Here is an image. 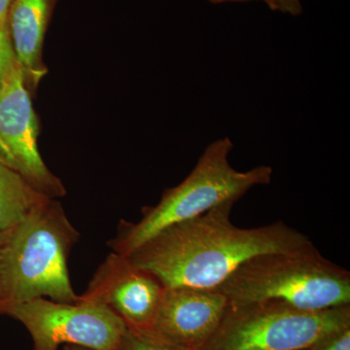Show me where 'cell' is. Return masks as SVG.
Returning a JSON list of instances; mask_svg holds the SVG:
<instances>
[{
    "label": "cell",
    "instance_id": "11",
    "mask_svg": "<svg viewBox=\"0 0 350 350\" xmlns=\"http://www.w3.org/2000/svg\"><path fill=\"white\" fill-rule=\"evenodd\" d=\"M48 199L0 158V234L12 230Z\"/></svg>",
    "mask_w": 350,
    "mask_h": 350
},
{
    "label": "cell",
    "instance_id": "19",
    "mask_svg": "<svg viewBox=\"0 0 350 350\" xmlns=\"http://www.w3.org/2000/svg\"><path fill=\"white\" fill-rule=\"evenodd\" d=\"M0 158H1L2 161L5 162L7 165H10V157H9L8 151H7L5 145L2 142L1 138H0Z\"/></svg>",
    "mask_w": 350,
    "mask_h": 350
},
{
    "label": "cell",
    "instance_id": "15",
    "mask_svg": "<svg viewBox=\"0 0 350 350\" xmlns=\"http://www.w3.org/2000/svg\"><path fill=\"white\" fill-rule=\"evenodd\" d=\"M275 11L292 16H299L301 14V0H275Z\"/></svg>",
    "mask_w": 350,
    "mask_h": 350
},
{
    "label": "cell",
    "instance_id": "5",
    "mask_svg": "<svg viewBox=\"0 0 350 350\" xmlns=\"http://www.w3.org/2000/svg\"><path fill=\"white\" fill-rule=\"evenodd\" d=\"M350 327V305L310 312L280 301L229 303L200 350H305Z\"/></svg>",
    "mask_w": 350,
    "mask_h": 350
},
{
    "label": "cell",
    "instance_id": "14",
    "mask_svg": "<svg viewBox=\"0 0 350 350\" xmlns=\"http://www.w3.org/2000/svg\"><path fill=\"white\" fill-rule=\"evenodd\" d=\"M308 350H350V327L323 338Z\"/></svg>",
    "mask_w": 350,
    "mask_h": 350
},
{
    "label": "cell",
    "instance_id": "3",
    "mask_svg": "<svg viewBox=\"0 0 350 350\" xmlns=\"http://www.w3.org/2000/svg\"><path fill=\"white\" fill-rule=\"evenodd\" d=\"M232 148L229 137L209 144L179 185L167 189L155 206L144 208L138 222L121 226L111 243L113 253L130 256L170 226L198 217L220 204H234L255 186L271 183L273 169L269 165H258L247 172L234 170L229 161Z\"/></svg>",
    "mask_w": 350,
    "mask_h": 350
},
{
    "label": "cell",
    "instance_id": "8",
    "mask_svg": "<svg viewBox=\"0 0 350 350\" xmlns=\"http://www.w3.org/2000/svg\"><path fill=\"white\" fill-rule=\"evenodd\" d=\"M165 289L156 276L112 252L82 297L107 305L126 328L148 332Z\"/></svg>",
    "mask_w": 350,
    "mask_h": 350
},
{
    "label": "cell",
    "instance_id": "17",
    "mask_svg": "<svg viewBox=\"0 0 350 350\" xmlns=\"http://www.w3.org/2000/svg\"><path fill=\"white\" fill-rule=\"evenodd\" d=\"M4 234H0V310L4 303L3 275H2V244H3Z\"/></svg>",
    "mask_w": 350,
    "mask_h": 350
},
{
    "label": "cell",
    "instance_id": "2",
    "mask_svg": "<svg viewBox=\"0 0 350 350\" xmlns=\"http://www.w3.org/2000/svg\"><path fill=\"white\" fill-rule=\"evenodd\" d=\"M79 239L59 202L48 199L4 234L2 275L4 303L38 298L59 303L80 300L69 280L68 257Z\"/></svg>",
    "mask_w": 350,
    "mask_h": 350
},
{
    "label": "cell",
    "instance_id": "12",
    "mask_svg": "<svg viewBox=\"0 0 350 350\" xmlns=\"http://www.w3.org/2000/svg\"><path fill=\"white\" fill-rule=\"evenodd\" d=\"M119 350H184L157 337L151 332L131 330L126 328Z\"/></svg>",
    "mask_w": 350,
    "mask_h": 350
},
{
    "label": "cell",
    "instance_id": "9",
    "mask_svg": "<svg viewBox=\"0 0 350 350\" xmlns=\"http://www.w3.org/2000/svg\"><path fill=\"white\" fill-rule=\"evenodd\" d=\"M229 301L217 290L165 287L150 331L184 350H200L218 328Z\"/></svg>",
    "mask_w": 350,
    "mask_h": 350
},
{
    "label": "cell",
    "instance_id": "13",
    "mask_svg": "<svg viewBox=\"0 0 350 350\" xmlns=\"http://www.w3.org/2000/svg\"><path fill=\"white\" fill-rule=\"evenodd\" d=\"M18 64L8 27L0 25V85Z\"/></svg>",
    "mask_w": 350,
    "mask_h": 350
},
{
    "label": "cell",
    "instance_id": "6",
    "mask_svg": "<svg viewBox=\"0 0 350 350\" xmlns=\"http://www.w3.org/2000/svg\"><path fill=\"white\" fill-rule=\"evenodd\" d=\"M0 314L21 322L34 350H61L73 345L94 350H119L126 331L118 315L100 301L80 296L76 303L33 299L6 306Z\"/></svg>",
    "mask_w": 350,
    "mask_h": 350
},
{
    "label": "cell",
    "instance_id": "21",
    "mask_svg": "<svg viewBox=\"0 0 350 350\" xmlns=\"http://www.w3.org/2000/svg\"><path fill=\"white\" fill-rule=\"evenodd\" d=\"M305 350H308V349H305Z\"/></svg>",
    "mask_w": 350,
    "mask_h": 350
},
{
    "label": "cell",
    "instance_id": "7",
    "mask_svg": "<svg viewBox=\"0 0 350 350\" xmlns=\"http://www.w3.org/2000/svg\"><path fill=\"white\" fill-rule=\"evenodd\" d=\"M39 122L19 64L0 85V138L10 167L51 199L63 197V183L46 167L38 150Z\"/></svg>",
    "mask_w": 350,
    "mask_h": 350
},
{
    "label": "cell",
    "instance_id": "18",
    "mask_svg": "<svg viewBox=\"0 0 350 350\" xmlns=\"http://www.w3.org/2000/svg\"><path fill=\"white\" fill-rule=\"evenodd\" d=\"M208 1L213 4L226 3V2L262 1L271 10H275V0H208Z\"/></svg>",
    "mask_w": 350,
    "mask_h": 350
},
{
    "label": "cell",
    "instance_id": "16",
    "mask_svg": "<svg viewBox=\"0 0 350 350\" xmlns=\"http://www.w3.org/2000/svg\"><path fill=\"white\" fill-rule=\"evenodd\" d=\"M14 0H0V25L8 27V16Z\"/></svg>",
    "mask_w": 350,
    "mask_h": 350
},
{
    "label": "cell",
    "instance_id": "1",
    "mask_svg": "<svg viewBox=\"0 0 350 350\" xmlns=\"http://www.w3.org/2000/svg\"><path fill=\"white\" fill-rule=\"evenodd\" d=\"M234 204L170 226L128 256L163 286L216 290L244 262L269 253L312 247L308 236L282 221L243 229L232 224Z\"/></svg>",
    "mask_w": 350,
    "mask_h": 350
},
{
    "label": "cell",
    "instance_id": "20",
    "mask_svg": "<svg viewBox=\"0 0 350 350\" xmlns=\"http://www.w3.org/2000/svg\"><path fill=\"white\" fill-rule=\"evenodd\" d=\"M61 350H94L87 347H79V345H66L62 347Z\"/></svg>",
    "mask_w": 350,
    "mask_h": 350
},
{
    "label": "cell",
    "instance_id": "4",
    "mask_svg": "<svg viewBox=\"0 0 350 350\" xmlns=\"http://www.w3.org/2000/svg\"><path fill=\"white\" fill-rule=\"evenodd\" d=\"M216 290L229 303L273 301L319 312L350 305V273L312 246L252 258Z\"/></svg>",
    "mask_w": 350,
    "mask_h": 350
},
{
    "label": "cell",
    "instance_id": "10",
    "mask_svg": "<svg viewBox=\"0 0 350 350\" xmlns=\"http://www.w3.org/2000/svg\"><path fill=\"white\" fill-rule=\"evenodd\" d=\"M57 2L14 0L9 11V33L29 89L38 87L48 72L43 63L44 40Z\"/></svg>",
    "mask_w": 350,
    "mask_h": 350
}]
</instances>
